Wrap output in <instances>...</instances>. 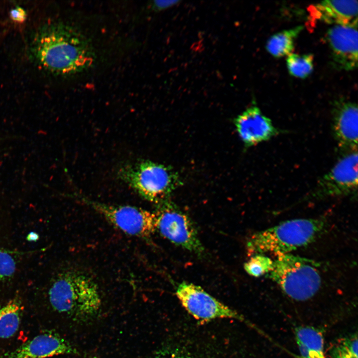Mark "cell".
Listing matches in <instances>:
<instances>
[{
    "instance_id": "obj_15",
    "label": "cell",
    "mask_w": 358,
    "mask_h": 358,
    "mask_svg": "<svg viewBox=\"0 0 358 358\" xmlns=\"http://www.w3.org/2000/svg\"><path fill=\"white\" fill-rule=\"evenodd\" d=\"M303 29L304 26L298 25L273 34L267 42V51L277 58L287 56L292 53L294 41Z\"/></svg>"
},
{
    "instance_id": "obj_9",
    "label": "cell",
    "mask_w": 358,
    "mask_h": 358,
    "mask_svg": "<svg viewBox=\"0 0 358 358\" xmlns=\"http://www.w3.org/2000/svg\"><path fill=\"white\" fill-rule=\"evenodd\" d=\"M358 151L344 154L318 181L306 199L346 196L357 192Z\"/></svg>"
},
{
    "instance_id": "obj_8",
    "label": "cell",
    "mask_w": 358,
    "mask_h": 358,
    "mask_svg": "<svg viewBox=\"0 0 358 358\" xmlns=\"http://www.w3.org/2000/svg\"><path fill=\"white\" fill-rule=\"evenodd\" d=\"M176 294L183 308L199 321L229 319L246 322L236 311L193 283H180L177 288Z\"/></svg>"
},
{
    "instance_id": "obj_7",
    "label": "cell",
    "mask_w": 358,
    "mask_h": 358,
    "mask_svg": "<svg viewBox=\"0 0 358 358\" xmlns=\"http://www.w3.org/2000/svg\"><path fill=\"white\" fill-rule=\"evenodd\" d=\"M157 230L175 245L200 256L204 249L189 216L169 199L158 204L155 211Z\"/></svg>"
},
{
    "instance_id": "obj_1",
    "label": "cell",
    "mask_w": 358,
    "mask_h": 358,
    "mask_svg": "<svg viewBox=\"0 0 358 358\" xmlns=\"http://www.w3.org/2000/svg\"><path fill=\"white\" fill-rule=\"evenodd\" d=\"M30 51L44 69L56 75L70 76L84 72L94 63L95 53L87 37L70 24L56 22L39 28Z\"/></svg>"
},
{
    "instance_id": "obj_13",
    "label": "cell",
    "mask_w": 358,
    "mask_h": 358,
    "mask_svg": "<svg viewBox=\"0 0 358 358\" xmlns=\"http://www.w3.org/2000/svg\"><path fill=\"white\" fill-rule=\"evenodd\" d=\"M332 128L335 139L344 154L358 151L357 104L349 101L337 102L333 110Z\"/></svg>"
},
{
    "instance_id": "obj_3",
    "label": "cell",
    "mask_w": 358,
    "mask_h": 358,
    "mask_svg": "<svg viewBox=\"0 0 358 358\" xmlns=\"http://www.w3.org/2000/svg\"><path fill=\"white\" fill-rule=\"evenodd\" d=\"M322 218L295 219L283 222L252 235L247 243L251 257L270 253L276 256L290 253L314 241L324 230Z\"/></svg>"
},
{
    "instance_id": "obj_5",
    "label": "cell",
    "mask_w": 358,
    "mask_h": 358,
    "mask_svg": "<svg viewBox=\"0 0 358 358\" xmlns=\"http://www.w3.org/2000/svg\"><path fill=\"white\" fill-rule=\"evenodd\" d=\"M317 266L311 260L288 253L276 256L268 274L288 296L304 301L312 297L320 287Z\"/></svg>"
},
{
    "instance_id": "obj_20",
    "label": "cell",
    "mask_w": 358,
    "mask_h": 358,
    "mask_svg": "<svg viewBox=\"0 0 358 358\" xmlns=\"http://www.w3.org/2000/svg\"><path fill=\"white\" fill-rule=\"evenodd\" d=\"M333 358H358L357 335L343 339L332 349Z\"/></svg>"
},
{
    "instance_id": "obj_14",
    "label": "cell",
    "mask_w": 358,
    "mask_h": 358,
    "mask_svg": "<svg viewBox=\"0 0 358 358\" xmlns=\"http://www.w3.org/2000/svg\"><path fill=\"white\" fill-rule=\"evenodd\" d=\"M311 21L334 25L358 26V2L355 0H326L309 6Z\"/></svg>"
},
{
    "instance_id": "obj_23",
    "label": "cell",
    "mask_w": 358,
    "mask_h": 358,
    "mask_svg": "<svg viewBox=\"0 0 358 358\" xmlns=\"http://www.w3.org/2000/svg\"><path fill=\"white\" fill-rule=\"evenodd\" d=\"M10 16L14 21L21 23L26 19V13L23 8L17 6L10 11Z\"/></svg>"
},
{
    "instance_id": "obj_11",
    "label": "cell",
    "mask_w": 358,
    "mask_h": 358,
    "mask_svg": "<svg viewBox=\"0 0 358 358\" xmlns=\"http://www.w3.org/2000/svg\"><path fill=\"white\" fill-rule=\"evenodd\" d=\"M238 134L246 147L268 141L281 131L256 104L247 108L234 119Z\"/></svg>"
},
{
    "instance_id": "obj_17",
    "label": "cell",
    "mask_w": 358,
    "mask_h": 358,
    "mask_svg": "<svg viewBox=\"0 0 358 358\" xmlns=\"http://www.w3.org/2000/svg\"><path fill=\"white\" fill-rule=\"evenodd\" d=\"M295 335L296 342L304 346L311 358H325L324 338L320 331L311 326H300L295 329Z\"/></svg>"
},
{
    "instance_id": "obj_22",
    "label": "cell",
    "mask_w": 358,
    "mask_h": 358,
    "mask_svg": "<svg viewBox=\"0 0 358 358\" xmlns=\"http://www.w3.org/2000/svg\"><path fill=\"white\" fill-rule=\"evenodd\" d=\"M151 358H196L193 355L181 349L167 347L159 350Z\"/></svg>"
},
{
    "instance_id": "obj_4",
    "label": "cell",
    "mask_w": 358,
    "mask_h": 358,
    "mask_svg": "<svg viewBox=\"0 0 358 358\" xmlns=\"http://www.w3.org/2000/svg\"><path fill=\"white\" fill-rule=\"evenodd\" d=\"M118 175L140 196L158 205L169 199L171 193L182 184L172 168L148 160L124 166Z\"/></svg>"
},
{
    "instance_id": "obj_12",
    "label": "cell",
    "mask_w": 358,
    "mask_h": 358,
    "mask_svg": "<svg viewBox=\"0 0 358 358\" xmlns=\"http://www.w3.org/2000/svg\"><path fill=\"white\" fill-rule=\"evenodd\" d=\"M60 355H80L78 350L60 335L47 331L5 355V358H47Z\"/></svg>"
},
{
    "instance_id": "obj_2",
    "label": "cell",
    "mask_w": 358,
    "mask_h": 358,
    "mask_svg": "<svg viewBox=\"0 0 358 358\" xmlns=\"http://www.w3.org/2000/svg\"><path fill=\"white\" fill-rule=\"evenodd\" d=\"M54 310L80 323L89 322L99 313L102 300L99 287L88 274L78 270L59 273L49 290Z\"/></svg>"
},
{
    "instance_id": "obj_19",
    "label": "cell",
    "mask_w": 358,
    "mask_h": 358,
    "mask_svg": "<svg viewBox=\"0 0 358 358\" xmlns=\"http://www.w3.org/2000/svg\"><path fill=\"white\" fill-rule=\"evenodd\" d=\"M273 262L271 259L263 254L255 255L244 265L247 273L254 277H259L269 273L272 268Z\"/></svg>"
},
{
    "instance_id": "obj_10",
    "label": "cell",
    "mask_w": 358,
    "mask_h": 358,
    "mask_svg": "<svg viewBox=\"0 0 358 358\" xmlns=\"http://www.w3.org/2000/svg\"><path fill=\"white\" fill-rule=\"evenodd\" d=\"M358 26L336 25L327 31L326 38L335 66L351 71L358 66Z\"/></svg>"
},
{
    "instance_id": "obj_16",
    "label": "cell",
    "mask_w": 358,
    "mask_h": 358,
    "mask_svg": "<svg viewBox=\"0 0 358 358\" xmlns=\"http://www.w3.org/2000/svg\"><path fill=\"white\" fill-rule=\"evenodd\" d=\"M21 312V304L17 299L10 300L0 309V338H10L17 331Z\"/></svg>"
},
{
    "instance_id": "obj_24",
    "label": "cell",
    "mask_w": 358,
    "mask_h": 358,
    "mask_svg": "<svg viewBox=\"0 0 358 358\" xmlns=\"http://www.w3.org/2000/svg\"><path fill=\"white\" fill-rule=\"evenodd\" d=\"M179 0H156L152 3V8L155 11L164 10L178 3Z\"/></svg>"
},
{
    "instance_id": "obj_21",
    "label": "cell",
    "mask_w": 358,
    "mask_h": 358,
    "mask_svg": "<svg viewBox=\"0 0 358 358\" xmlns=\"http://www.w3.org/2000/svg\"><path fill=\"white\" fill-rule=\"evenodd\" d=\"M16 270V262L7 252L0 250V281L12 277Z\"/></svg>"
},
{
    "instance_id": "obj_6",
    "label": "cell",
    "mask_w": 358,
    "mask_h": 358,
    "mask_svg": "<svg viewBox=\"0 0 358 358\" xmlns=\"http://www.w3.org/2000/svg\"><path fill=\"white\" fill-rule=\"evenodd\" d=\"M76 198L102 215L107 221L124 233L147 238L157 230L156 212L130 205H114L91 200L76 194Z\"/></svg>"
},
{
    "instance_id": "obj_18",
    "label": "cell",
    "mask_w": 358,
    "mask_h": 358,
    "mask_svg": "<svg viewBox=\"0 0 358 358\" xmlns=\"http://www.w3.org/2000/svg\"><path fill=\"white\" fill-rule=\"evenodd\" d=\"M313 60L314 56L311 54H290L286 60L289 73L299 79L307 78L313 71Z\"/></svg>"
}]
</instances>
